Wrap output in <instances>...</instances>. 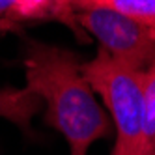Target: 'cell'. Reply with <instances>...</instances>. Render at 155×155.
Masks as SVG:
<instances>
[{
  "label": "cell",
  "mask_w": 155,
  "mask_h": 155,
  "mask_svg": "<svg viewBox=\"0 0 155 155\" xmlns=\"http://www.w3.org/2000/svg\"><path fill=\"white\" fill-rule=\"evenodd\" d=\"M75 52L30 43L25 68L26 86L47 105L45 124L62 133L69 155H88L95 140L108 138L112 121L81 69Z\"/></svg>",
  "instance_id": "cell-1"
},
{
  "label": "cell",
  "mask_w": 155,
  "mask_h": 155,
  "mask_svg": "<svg viewBox=\"0 0 155 155\" xmlns=\"http://www.w3.org/2000/svg\"><path fill=\"white\" fill-rule=\"evenodd\" d=\"M81 69L112 118L116 137L110 155H142L144 73L114 60L101 49Z\"/></svg>",
  "instance_id": "cell-2"
},
{
  "label": "cell",
  "mask_w": 155,
  "mask_h": 155,
  "mask_svg": "<svg viewBox=\"0 0 155 155\" xmlns=\"http://www.w3.org/2000/svg\"><path fill=\"white\" fill-rule=\"evenodd\" d=\"M82 32L92 34L99 49L114 60L146 73L155 65V30L110 9H81L75 13Z\"/></svg>",
  "instance_id": "cell-3"
},
{
  "label": "cell",
  "mask_w": 155,
  "mask_h": 155,
  "mask_svg": "<svg viewBox=\"0 0 155 155\" xmlns=\"http://www.w3.org/2000/svg\"><path fill=\"white\" fill-rule=\"evenodd\" d=\"M41 99L28 88L6 86L0 90V118L15 124L25 135H32L30 121L41 108Z\"/></svg>",
  "instance_id": "cell-4"
},
{
  "label": "cell",
  "mask_w": 155,
  "mask_h": 155,
  "mask_svg": "<svg viewBox=\"0 0 155 155\" xmlns=\"http://www.w3.org/2000/svg\"><path fill=\"white\" fill-rule=\"evenodd\" d=\"M75 9L69 0H19L15 9L17 19H54L68 25L79 38H82V30L77 25Z\"/></svg>",
  "instance_id": "cell-5"
},
{
  "label": "cell",
  "mask_w": 155,
  "mask_h": 155,
  "mask_svg": "<svg viewBox=\"0 0 155 155\" xmlns=\"http://www.w3.org/2000/svg\"><path fill=\"white\" fill-rule=\"evenodd\" d=\"M75 12L81 9H110L131 17L155 30V0H69Z\"/></svg>",
  "instance_id": "cell-6"
},
{
  "label": "cell",
  "mask_w": 155,
  "mask_h": 155,
  "mask_svg": "<svg viewBox=\"0 0 155 155\" xmlns=\"http://www.w3.org/2000/svg\"><path fill=\"white\" fill-rule=\"evenodd\" d=\"M142 155H155V65L144 73Z\"/></svg>",
  "instance_id": "cell-7"
},
{
  "label": "cell",
  "mask_w": 155,
  "mask_h": 155,
  "mask_svg": "<svg viewBox=\"0 0 155 155\" xmlns=\"http://www.w3.org/2000/svg\"><path fill=\"white\" fill-rule=\"evenodd\" d=\"M19 6V0H0V15H15V9Z\"/></svg>",
  "instance_id": "cell-8"
}]
</instances>
